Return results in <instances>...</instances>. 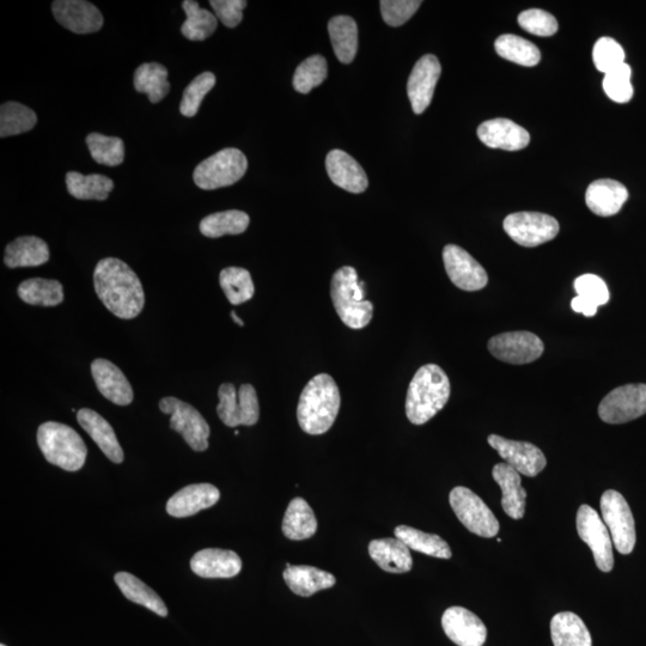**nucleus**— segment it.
Here are the masks:
<instances>
[{
	"instance_id": "2f4dec72",
	"label": "nucleus",
	"mask_w": 646,
	"mask_h": 646,
	"mask_svg": "<svg viewBox=\"0 0 646 646\" xmlns=\"http://www.w3.org/2000/svg\"><path fill=\"white\" fill-rule=\"evenodd\" d=\"M282 529L286 538L294 541L306 540L315 535L318 520L303 498L292 499L286 509Z\"/></svg>"
},
{
	"instance_id": "39448f33",
	"label": "nucleus",
	"mask_w": 646,
	"mask_h": 646,
	"mask_svg": "<svg viewBox=\"0 0 646 646\" xmlns=\"http://www.w3.org/2000/svg\"><path fill=\"white\" fill-rule=\"evenodd\" d=\"M38 444L46 460L67 472H77L87 460L82 437L65 424L47 422L38 430Z\"/></svg>"
},
{
	"instance_id": "79ce46f5",
	"label": "nucleus",
	"mask_w": 646,
	"mask_h": 646,
	"mask_svg": "<svg viewBox=\"0 0 646 646\" xmlns=\"http://www.w3.org/2000/svg\"><path fill=\"white\" fill-rule=\"evenodd\" d=\"M225 296L234 306L251 301L255 294V286L251 273L246 268L228 267L219 274Z\"/></svg>"
},
{
	"instance_id": "9d476101",
	"label": "nucleus",
	"mask_w": 646,
	"mask_h": 646,
	"mask_svg": "<svg viewBox=\"0 0 646 646\" xmlns=\"http://www.w3.org/2000/svg\"><path fill=\"white\" fill-rule=\"evenodd\" d=\"M601 511L615 548L630 554L635 550L636 526L629 503L619 492L608 490L601 497Z\"/></svg>"
},
{
	"instance_id": "20e7f679",
	"label": "nucleus",
	"mask_w": 646,
	"mask_h": 646,
	"mask_svg": "<svg viewBox=\"0 0 646 646\" xmlns=\"http://www.w3.org/2000/svg\"><path fill=\"white\" fill-rule=\"evenodd\" d=\"M365 284L358 282L355 268L345 266L333 274L331 298L335 312L347 327L362 329L373 320V303L364 300Z\"/></svg>"
},
{
	"instance_id": "f3484780",
	"label": "nucleus",
	"mask_w": 646,
	"mask_h": 646,
	"mask_svg": "<svg viewBox=\"0 0 646 646\" xmlns=\"http://www.w3.org/2000/svg\"><path fill=\"white\" fill-rule=\"evenodd\" d=\"M441 72L440 60L432 54H426L414 65L407 83V95L414 113L423 114L430 106Z\"/></svg>"
},
{
	"instance_id": "e433bc0d",
	"label": "nucleus",
	"mask_w": 646,
	"mask_h": 646,
	"mask_svg": "<svg viewBox=\"0 0 646 646\" xmlns=\"http://www.w3.org/2000/svg\"><path fill=\"white\" fill-rule=\"evenodd\" d=\"M134 88L146 94L151 103L161 102L169 94L168 70L158 63L140 65L133 78Z\"/></svg>"
},
{
	"instance_id": "4c0bfd02",
	"label": "nucleus",
	"mask_w": 646,
	"mask_h": 646,
	"mask_svg": "<svg viewBox=\"0 0 646 646\" xmlns=\"http://www.w3.org/2000/svg\"><path fill=\"white\" fill-rule=\"evenodd\" d=\"M251 219L246 212L229 210L213 213L200 222V233L210 239H218L225 235H240L245 233Z\"/></svg>"
},
{
	"instance_id": "3c124183",
	"label": "nucleus",
	"mask_w": 646,
	"mask_h": 646,
	"mask_svg": "<svg viewBox=\"0 0 646 646\" xmlns=\"http://www.w3.org/2000/svg\"><path fill=\"white\" fill-rule=\"evenodd\" d=\"M422 4L420 0H382L380 5L383 21L390 27L404 26Z\"/></svg>"
},
{
	"instance_id": "a18cd8bd",
	"label": "nucleus",
	"mask_w": 646,
	"mask_h": 646,
	"mask_svg": "<svg viewBox=\"0 0 646 646\" xmlns=\"http://www.w3.org/2000/svg\"><path fill=\"white\" fill-rule=\"evenodd\" d=\"M327 72V60L319 54L304 60L295 72V90L301 94H309L310 91L325 82Z\"/></svg>"
},
{
	"instance_id": "cd10ccee",
	"label": "nucleus",
	"mask_w": 646,
	"mask_h": 646,
	"mask_svg": "<svg viewBox=\"0 0 646 646\" xmlns=\"http://www.w3.org/2000/svg\"><path fill=\"white\" fill-rule=\"evenodd\" d=\"M371 559L389 574H406L412 570L410 548L399 539L373 540L369 545Z\"/></svg>"
},
{
	"instance_id": "dca6fc26",
	"label": "nucleus",
	"mask_w": 646,
	"mask_h": 646,
	"mask_svg": "<svg viewBox=\"0 0 646 646\" xmlns=\"http://www.w3.org/2000/svg\"><path fill=\"white\" fill-rule=\"evenodd\" d=\"M487 442L501 455L505 463L526 477H536L547 465L544 453L532 443L511 441L498 435L489 436Z\"/></svg>"
},
{
	"instance_id": "f257e3e1",
	"label": "nucleus",
	"mask_w": 646,
	"mask_h": 646,
	"mask_svg": "<svg viewBox=\"0 0 646 646\" xmlns=\"http://www.w3.org/2000/svg\"><path fill=\"white\" fill-rule=\"evenodd\" d=\"M97 296L120 319L131 320L142 313L145 295L142 283L132 268L117 258L102 259L94 271Z\"/></svg>"
},
{
	"instance_id": "f03ea898",
	"label": "nucleus",
	"mask_w": 646,
	"mask_h": 646,
	"mask_svg": "<svg viewBox=\"0 0 646 646\" xmlns=\"http://www.w3.org/2000/svg\"><path fill=\"white\" fill-rule=\"evenodd\" d=\"M340 405V392L333 377L316 375L304 387L298 401V424L309 435L326 434L338 417Z\"/></svg>"
},
{
	"instance_id": "5fc2aeb1",
	"label": "nucleus",
	"mask_w": 646,
	"mask_h": 646,
	"mask_svg": "<svg viewBox=\"0 0 646 646\" xmlns=\"http://www.w3.org/2000/svg\"><path fill=\"white\" fill-rule=\"evenodd\" d=\"M571 308L574 312L578 314H583L587 318H593L597 313V306L593 302L585 300L581 296H576L574 300L571 301Z\"/></svg>"
},
{
	"instance_id": "9b49d317",
	"label": "nucleus",
	"mask_w": 646,
	"mask_h": 646,
	"mask_svg": "<svg viewBox=\"0 0 646 646\" xmlns=\"http://www.w3.org/2000/svg\"><path fill=\"white\" fill-rule=\"evenodd\" d=\"M160 410L170 414V428L179 432L195 452H205L209 448L210 426L197 408L169 396L160 401Z\"/></svg>"
},
{
	"instance_id": "72a5a7b5",
	"label": "nucleus",
	"mask_w": 646,
	"mask_h": 646,
	"mask_svg": "<svg viewBox=\"0 0 646 646\" xmlns=\"http://www.w3.org/2000/svg\"><path fill=\"white\" fill-rule=\"evenodd\" d=\"M17 294L30 306L56 307L64 301L62 283L54 279L33 278L18 286Z\"/></svg>"
},
{
	"instance_id": "4d7b16f0",
	"label": "nucleus",
	"mask_w": 646,
	"mask_h": 646,
	"mask_svg": "<svg viewBox=\"0 0 646 646\" xmlns=\"http://www.w3.org/2000/svg\"><path fill=\"white\" fill-rule=\"evenodd\" d=\"M0 646H6V645L2 644V645H0Z\"/></svg>"
},
{
	"instance_id": "58836bf2",
	"label": "nucleus",
	"mask_w": 646,
	"mask_h": 646,
	"mask_svg": "<svg viewBox=\"0 0 646 646\" xmlns=\"http://www.w3.org/2000/svg\"><path fill=\"white\" fill-rule=\"evenodd\" d=\"M66 186L73 198L101 201L113 191L114 182L105 175L70 172L66 174Z\"/></svg>"
},
{
	"instance_id": "c9c22d12",
	"label": "nucleus",
	"mask_w": 646,
	"mask_h": 646,
	"mask_svg": "<svg viewBox=\"0 0 646 646\" xmlns=\"http://www.w3.org/2000/svg\"><path fill=\"white\" fill-rule=\"evenodd\" d=\"M394 533L396 539L404 542L413 551L441 559H450L453 556L448 542L444 541L441 536L424 533L422 530L408 526L396 527Z\"/></svg>"
},
{
	"instance_id": "473e14b6",
	"label": "nucleus",
	"mask_w": 646,
	"mask_h": 646,
	"mask_svg": "<svg viewBox=\"0 0 646 646\" xmlns=\"http://www.w3.org/2000/svg\"><path fill=\"white\" fill-rule=\"evenodd\" d=\"M551 636L554 646H593L587 625L577 614L571 612L554 615Z\"/></svg>"
},
{
	"instance_id": "4468645a",
	"label": "nucleus",
	"mask_w": 646,
	"mask_h": 646,
	"mask_svg": "<svg viewBox=\"0 0 646 646\" xmlns=\"http://www.w3.org/2000/svg\"><path fill=\"white\" fill-rule=\"evenodd\" d=\"M487 347L498 361L514 365L533 363L545 351L538 335L527 331L498 334L490 339Z\"/></svg>"
},
{
	"instance_id": "412c9836",
	"label": "nucleus",
	"mask_w": 646,
	"mask_h": 646,
	"mask_svg": "<svg viewBox=\"0 0 646 646\" xmlns=\"http://www.w3.org/2000/svg\"><path fill=\"white\" fill-rule=\"evenodd\" d=\"M478 137L491 149L518 151L530 143L526 129L509 119H492L478 127Z\"/></svg>"
},
{
	"instance_id": "864d4df0",
	"label": "nucleus",
	"mask_w": 646,
	"mask_h": 646,
	"mask_svg": "<svg viewBox=\"0 0 646 646\" xmlns=\"http://www.w3.org/2000/svg\"><path fill=\"white\" fill-rule=\"evenodd\" d=\"M210 5L218 20L228 28L239 26L243 20V10L247 8L245 0H211Z\"/></svg>"
},
{
	"instance_id": "b1692460",
	"label": "nucleus",
	"mask_w": 646,
	"mask_h": 646,
	"mask_svg": "<svg viewBox=\"0 0 646 646\" xmlns=\"http://www.w3.org/2000/svg\"><path fill=\"white\" fill-rule=\"evenodd\" d=\"M221 498L216 486L211 484H194L184 487L169 499L167 513L170 516L184 518L198 514L199 511L213 507Z\"/></svg>"
},
{
	"instance_id": "ddd939ff",
	"label": "nucleus",
	"mask_w": 646,
	"mask_h": 646,
	"mask_svg": "<svg viewBox=\"0 0 646 646\" xmlns=\"http://www.w3.org/2000/svg\"><path fill=\"white\" fill-rule=\"evenodd\" d=\"M646 414V385H626L612 390L599 406V416L608 424H624Z\"/></svg>"
},
{
	"instance_id": "4be33fe9",
	"label": "nucleus",
	"mask_w": 646,
	"mask_h": 646,
	"mask_svg": "<svg viewBox=\"0 0 646 646\" xmlns=\"http://www.w3.org/2000/svg\"><path fill=\"white\" fill-rule=\"evenodd\" d=\"M326 169L334 185L350 193H363L369 181L361 164L347 152L333 150L326 158Z\"/></svg>"
},
{
	"instance_id": "2eb2a0df",
	"label": "nucleus",
	"mask_w": 646,
	"mask_h": 646,
	"mask_svg": "<svg viewBox=\"0 0 646 646\" xmlns=\"http://www.w3.org/2000/svg\"><path fill=\"white\" fill-rule=\"evenodd\" d=\"M444 267L456 288L463 291H479L489 283L485 268L465 249L448 245L443 249Z\"/></svg>"
},
{
	"instance_id": "603ef678",
	"label": "nucleus",
	"mask_w": 646,
	"mask_h": 646,
	"mask_svg": "<svg viewBox=\"0 0 646 646\" xmlns=\"http://www.w3.org/2000/svg\"><path fill=\"white\" fill-rule=\"evenodd\" d=\"M574 288L577 292V296H581L590 302H593L595 306H605L608 303L609 295L608 286L605 283V280L596 276V274H583V276L578 277L575 280Z\"/></svg>"
},
{
	"instance_id": "1a4fd4ad",
	"label": "nucleus",
	"mask_w": 646,
	"mask_h": 646,
	"mask_svg": "<svg viewBox=\"0 0 646 646\" xmlns=\"http://www.w3.org/2000/svg\"><path fill=\"white\" fill-rule=\"evenodd\" d=\"M503 228L511 240L527 248L556 239L560 229L556 218L540 212L511 213L504 219Z\"/></svg>"
},
{
	"instance_id": "f8f14e48",
	"label": "nucleus",
	"mask_w": 646,
	"mask_h": 646,
	"mask_svg": "<svg viewBox=\"0 0 646 646\" xmlns=\"http://www.w3.org/2000/svg\"><path fill=\"white\" fill-rule=\"evenodd\" d=\"M577 532L594 554L597 568L603 572L614 568L611 533L602 518L589 505H582L577 513Z\"/></svg>"
},
{
	"instance_id": "7ed1b4c3",
	"label": "nucleus",
	"mask_w": 646,
	"mask_h": 646,
	"mask_svg": "<svg viewBox=\"0 0 646 646\" xmlns=\"http://www.w3.org/2000/svg\"><path fill=\"white\" fill-rule=\"evenodd\" d=\"M450 398L449 377L437 364L419 368L410 383L406 416L414 425H423L443 410Z\"/></svg>"
},
{
	"instance_id": "a211bd4d",
	"label": "nucleus",
	"mask_w": 646,
	"mask_h": 646,
	"mask_svg": "<svg viewBox=\"0 0 646 646\" xmlns=\"http://www.w3.org/2000/svg\"><path fill=\"white\" fill-rule=\"evenodd\" d=\"M52 11L54 18L75 34L96 33L103 27L100 10L84 0H57L52 4Z\"/></svg>"
},
{
	"instance_id": "8fccbe9b",
	"label": "nucleus",
	"mask_w": 646,
	"mask_h": 646,
	"mask_svg": "<svg viewBox=\"0 0 646 646\" xmlns=\"http://www.w3.org/2000/svg\"><path fill=\"white\" fill-rule=\"evenodd\" d=\"M518 24L526 32L536 36H552L558 32L556 17L550 12L540 9H530L521 12L518 16Z\"/></svg>"
},
{
	"instance_id": "393cba45",
	"label": "nucleus",
	"mask_w": 646,
	"mask_h": 646,
	"mask_svg": "<svg viewBox=\"0 0 646 646\" xmlns=\"http://www.w3.org/2000/svg\"><path fill=\"white\" fill-rule=\"evenodd\" d=\"M627 199H629L627 188L612 179L594 181L585 193V203L589 210L600 217L617 215L623 209Z\"/></svg>"
},
{
	"instance_id": "0eeeda50",
	"label": "nucleus",
	"mask_w": 646,
	"mask_h": 646,
	"mask_svg": "<svg viewBox=\"0 0 646 646\" xmlns=\"http://www.w3.org/2000/svg\"><path fill=\"white\" fill-rule=\"evenodd\" d=\"M218 398V417L229 428L253 426L259 422V400L252 385H242L236 390L233 383H223L218 389Z\"/></svg>"
},
{
	"instance_id": "c85d7f7f",
	"label": "nucleus",
	"mask_w": 646,
	"mask_h": 646,
	"mask_svg": "<svg viewBox=\"0 0 646 646\" xmlns=\"http://www.w3.org/2000/svg\"><path fill=\"white\" fill-rule=\"evenodd\" d=\"M50 248L36 236H22L9 243L4 262L9 268L38 267L50 260Z\"/></svg>"
},
{
	"instance_id": "c03bdc74",
	"label": "nucleus",
	"mask_w": 646,
	"mask_h": 646,
	"mask_svg": "<svg viewBox=\"0 0 646 646\" xmlns=\"http://www.w3.org/2000/svg\"><path fill=\"white\" fill-rule=\"evenodd\" d=\"M87 144L91 157L102 166L118 167L123 164L125 145L120 138L103 136L101 133H90L87 137Z\"/></svg>"
},
{
	"instance_id": "c756f323",
	"label": "nucleus",
	"mask_w": 646,
	"mask_h": 646,
	"mask_svg": "<svg viewBox=\"0 0 646 646\" xmlns=\"http://www.w3.org/2000/svg\"><path fill=\"white\" fill-rule=\"evenodd\" d=\"M283 577L292 593L303 597L332 588L337 582L329 572L308 565H294L291 568H286Z\"/></svg>"
},
{
	"instance_id": "7c9ffc66",
	"label": "nucleus",
	"mask_w": 646,
	"mask_h": 646,
	"mask_svg": "<svg viewBox=\"0 0 646 646\" xmlns=\"http://www.w3.org/2000/svg\"><path fill=\"white\" fill-rule=\"evenodd\" d=\"M329 38H331L335 56L340 63L351 64L358 50V27L350 16H335L328 23Z\"/></svg>"
},
{
	"instance_id": "6e6d98bb",
	"label": "nucleus",
	"mask_w": 646,
	"mask_h": 646,
	"mask_svg": "<svg viewBox=\"0 0 646 646\" xmlns=\"http://www.w3.org/2000/svg\"><path fill=\"white\" fill-rule=\"evenodd\" d=\"M231 318H233V320L235 321V323H237V325L241 327L245 326V323H243V321L239 318V316H237L235 312H231Z\"/></svg>"
},
{
	"instance_id": "37998d69",
	"label": "nucleus",
	"mask_w": 646,
	"mask_h": 646,
	"mask_svg": "<svg viewBox=\"0 0 646 646\" xmlns=\"http://www.w3.org/2000/svg\"><path fill=\"white\" fill-rule=\"evenodd\" d=\"M38 117L32 109L18 102H6L0 107V137L18 136L33 130Z\"/></svg>"
},
{
	"instance_id": "f704fd0d",
	"label": "nucleus",
	"mask_w": 646,
	"mask_h": 646,
	"mask_svg": "<svg viewBox=\"0 0 646 646\" xmlns=\"http://www.w3.org/2000/svg\"><path fill=\"white\" fill-rule=\"evenodd\" d=\"M114 581L123 591L127 600L150 609L151 612L160 615V617H167L168 608L166 603L149 585L140 581L139 578L127 574V572H118L114 577Z\"/></svg>"
},
{
	"instance_id": "49530a36",
	"label": "nucleus",
	"mask_w": 646,
	"mask_h": 646,
	"mask_svg": "<svg viewBox=\"0 0 646 646\" xmlns=\"http://www.w3.org/2000/svg\"><path fill=\"white\" fill-rule=\"evenodd\" d=\"M215 85L216 76L212 72H204L194 78L193 82L185 89L184 96H182L181 114L187 118H193L194 115H197L204 97L210 93Z\"/></svg>"
},
{
	"instance_id": "5701e85b",
	"label": "nucleus",
	"mask_w": 646,
	"mask_h": 646,
	"mask_svg": "<svg viewBox=\"0 0 646 646\" xmlns=\"http://www.w3.org/2000/svg\"><path fill=\"white\" fill-rule=\"evenodd\" d=\"M191 569L203 578H231L240 574L242 560L233 551L206 548L194 554Z\"/></svg>"
},
{
	"instance_id": "a19ab883",
	"label": "nucleus",
	"mask_w": 646,
	"mask_h": 646,
	"mask_svg": "<svg viewBox=\"0 0 646 646\" xmlns=\"http://www.w3.org/2000/svg\"><path fill=\"white\" fill-rule=\"evenodd\" d=\"M187 20L181 27V33L191 41H204L209 39L218 27L217 17L212 12L201 9L197 2L185 0L182 3Z\"/></svg>"
},
{
	"instance_id": "ea45409f",
	"label": "nucleus",
	"mask_w": 646,
	"mask_h": 646,
	"mask_svg": "<svg viewBox=\"0 0 646 646\" xmlns=\"http://www.w3.org/2000/svg\"><path fill=\"white\" fill-rule=\"evenodd\" d=\"M495 48L499 57L518 65L533 67L541 60L539 48L521 36L513 34L499 36Z\"/></svg>"
},
{
	"instance_id": "aec40b11",
	"label": "nucleus",
	"mask_w": 646,
	"mask_h": 646,
	"mask_svg": "<svg viewBox=\"0 0 646 646\" xmlns=\"http://www.w3.org/2000/svg\"><path fill=\"white\" fill-rule=\"evenodd\" d=\"M91 374L97 389L107 400L119 406L132 404L133 389L117 365L107 359H96L91 364Z\"/></svg>"
},
{
	"instance_id": "a878e982",
	"label": "nucleus",
	"mask_w": 646,
	"mask_h": 646,
	"mask_svg": "<svg viewBox=\"0 0 646 646\" xmlns=\"http://www.w3.org/2000/svg\"><path fill=\"white\" fill-rule=\"evenodd\" d=\"M77 420L109 460L114 463H123V448H121L111 424L105 418L89 408H82L77 412Z\"/></svg>"
},
{
	"instance_id": "de8ad7c7",
	"label": "nucleus",
	"mask_w": 646,
	"mask_h": 646,
	"mask_svg": "<svg viewBox=\"0 0 646 646\" xmlns=\"http://www.w3.org/2000/svg\"><path fill=\"white\" fill-rule=\"evenodd\" d=\"M631 77V67L626 63L606 73L605 78H603L602 87L609 99L617 103L631 101L633 97Z\"/></svg>"
},
{
	"instance_id": "423d86ee",
	"label": "nucleus",
	"mask_w": 646,
	"mask_h": 646,
	"mask_svg": "<svg viewBox=\"0 0 646 646\" xmlns=\"http://www.w3.org/2000/svg\"><path fill=\"white\" fill-rule=\"evenodd\" d=\"M247 169V157L242 151L233 148L223 149L206 158L195 168L193 180L201 190H218V188L235 185L245 176Z\"/></svg>"
},
{
	"instance_id": "09e8293b",
	"label": "nucleus",
	"mask_w": 646,
	"mask_h": 646,
	"mask_svg": "<svg viewBox=\"0 0 646 646\" xmlns=\"http://www.w3.org/2000/svg\"><path fill=\"white\" fill-rule=\"evenodd\" d=\"M593 60L596 69L608 73L625 62V51L618 41L612 38H601L593 48Z\"/></svg>"
},
{
	"instance_id": "6ab92c4d",
	"label": "nucleus",
	"mask_w": 646,
	"mask_h": 646,
	"mask_svg": "<svg viewBox=\"0 0 646 646\" xmlns=\"http://www.w3.org/2000/svg\"><path fill=\"white\" fill-rule=\"evenodd\" d=\"M442 626L446 635L459 646H483L487 629L477 615L463 607H450L444 612Z\"/></svg>"
},
{
	"instance_id": "6e6552de",
	"label": "nucleus",
	"mask_w": 646,
	"mask_h": 646,
	"mask_svg": "<svg viewBox=\"0 0 646 646\" xmlns=\"http://www.w3.org/2000/svg\"><path fill=\"white\" fill-rule=\"evenodd\" d=\"M450 505L469 532L481 538H493L499 533V522L483 499L467 487L457 486L450 492Z\"/></svg>"
},
{
	"instance_id": "bb28decb",
	"label": "nucleus",
	"mask_w": 646,
	"mask_h": 646,
	"mask_svg": "<svg viewBox=\"0 0 646 646\" xmlns=\"http://www.w3.org/2000/svg\"><path fill=\"white\" fill-rule=\"evenodd\" d=\"M493 479L501 486L502 507L509 517L521 520L526 513L527 492L522 487L521 474L508 463H498L493 467Z\"/></svg>"
}]
</instances>
